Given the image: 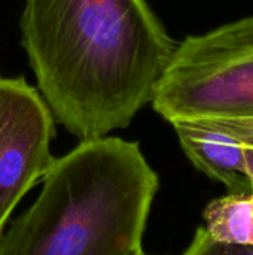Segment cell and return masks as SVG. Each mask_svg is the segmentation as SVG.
Segmentation results:
<instances>
[{"label":"cell","mask_w":253,"mask_h":255,"mask_svg":"<svg viewBox=\"0 0 253 255\" xmlns=\"http://www.w3.org/2000/svg\"><path fill=\"white\" fill-rule=\"evenodd\" d=\"M21 33L43 100L81 140L127 127L176 48L146 0H25Z\"/></svg>","instance_id":"6da1fadb"},{"label":"cell","mask_w":253,"mask_h":255,"mask_svg":"<svg viewBox=\"0 0 253 255\" xmlns=\"http://www.w3.org/2000/svg\"><path fill=\"white\" fill-rule=\"evenodd\" d=\"M158 175L137 142L95 137L54 158L0 255H140Z\"/></svg>","instance_id":"7a4b0ae2"},{"label":"cell","mask_w":253,"mask_h":255,"mask_svg":"<svg viewBox=\"0 0 253 255\" xmlns=\"http://www.w3.org/2000/svg\"><path fill=\"white\" fill-rule=\"evenodd\" d=\"M151 102L169 123L253 118V15L188 36Z\"/></svg>","instance_id":"3957f363"},{"label":"cell","mask_w":253,"mask_h":255,"mask_svg":"<svg viewBox=\"0 0 253 255\" xmlns=\"http://www.w3.org/2000/svg\"><path fill=\"white\" fill-rule=\"evenodd\" d=\"M54 131L40 93L22 78H0V236L16 205L54 161Z\"/></svg>","instance_id":"277c9868"},{"label":"cell","mask_w":253,"mask_h":255,"mask_svg":"<svg viewBox=\"0 0 253 255\" xmlns=\"http://www.w3.org/2000/svg\"><path fill=\"white\" fill-rule=\"evenodd\" d=\"M180 146L192 164L222 182L230 194L252 193L245 170V145L203 120L171 123Z\"/></svg>","instance_id":"5b68a950"},{"label":"cell","mask_w":253,"mask_h":255,"mask_svg":"<svg viewBox=\"0 0 253 255\" xmlns=\"http://www.w3.org/2000/svg\"><path fill=\"white\" fill-rule=\"evenodd\" d=\"M204 229L218 242L252 245V202L249 194H228L204 209Z\"/></svg>","instance_id":"8992f818"},{"label":"cell","mask_w":253,"mask_h":255,"mask_svg":"<svg viewBox=\"0 0 253 255\" xmlns=\"http://www.w3.org/2000/svg\"><path fill=\"white\" fill-rule=\"evenodd\" d=\"M182 255H253V245H233L218 242L206 232L204 227H200L195 232V236Z\"/></svg>","instance_id":"52a82bcc"},{"label":"cell","mask_w":253,"mask_h":255,"mask_svg":"<svg viewBox=\"0 0 253 255\" xmlns=\"http://www.w3.org/2000/svg\"><path fill=\"white\" fill-rule=\"evenodd\" d=\"M227 134L237 139L240 143L253 146V118H240V120H203Z\"/></svg>","instance_id":"ba28073f"},{"label":"cell","mask_w":253,"mask_h":255,"mask_svg":"<svg viewBox=\"0 0 253 255\" xmlns=\"http://www.w3.org/2000/svg\"><path fill=\"white\" fill-rule=\"evenodd\" d=\"M243 155H245V170H246V176L249 179L251 190H252L253 193V146L245 145Z\"/></svg>","instance_id":"9c48e42d"},{"label":"cell","mask_w":253,"mask_h":255,"mask_svg":"<svg viewBox=\"0 0 253 255\" xmlns=\"http://www.w3.org/2000/svg\"><path fill=\"white\" fill-rule=\"evenodd\" d=\"M251 202H252V245H253V193H251Z\"/></svg>","instance_id":"30bf717a"},{"label":"cell","mask_w":253,"mask_h":255,"mask_svg":"<svg viewBox=\"0 0 253 255\" xmlns=\"http://www.w3.org/2000/svg\"><path fill=\"white\" fill-rule=\"evenodd\" d=\"M140 255H148V254H145V253H142V254H140Z\"/></svg>","instance_id":"8fae6325"}]
</instances>
